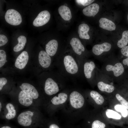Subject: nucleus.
Listing matches in <instances>:
<instances>
[{
    "label": "nucleus",
    "instance_id": "2f4dec72",
    "mask_svg": "<svg viewBox=\"0 0 128 128\" xmlns=\"http://www.w3.org/2000/svg\"><path fill=\"white\" fill-rule=\"evenodd\" d=\"M94 0H77L76 1L79 4L84 6H87L91 4Z\"/></svg>",
    "mask_w": 128,
    "mask_h": 128
},
{
    "label": "nucleus",
    "instance_id": "2eb2a0df",
    "mask_svg": "<svg viewBox=\"0 0 128 128\" xmlns=\"http://www.w3.org/2000/svg\"><path fill=\"white\" fill-rule=\"evenodd\" d=\"M58 46V42L57 40L54 39L51 40L46 45V51L50 56H53L56 53Z\"/></svg>",
    "mask_w": 128,
    "mask_h": 128
},
{
    "label": "nucleus",
    "instance_id": "6ab92c4d",
    "mask_svg": "<svg viewBox=\"0 0 128 128\" xmlns=\"http://www.w3.org/2000/svg\"><path fill=\"white\" fill-rule=\"evenodd\" d=\"M95 65L94 63L92 61L87 62L84 65V72L85 77L89 79L91 76L92 73L95 68Z\"/></svg>",
    "mask_w": 128,
    "mask_h": 128
},
{
    "label": "nucleus",
    "instance_id": "ddd939ff",
    "mask_svg": "<svg viewBox=\"0 0 128 128\" xmlns=\"http://www.w3.org/2000/svg\"><path fill=\"white\" fill-rule=\"evenodd\" d=\"M18 99L19 102L21 104L26 106H30L33 102V98L22 90L19 93Z\"/></svg>",
    "mask_w": 128,
    "mask_h": 128
},
{
    "label": "nucleus",
    "instance_id": "4be33fe9",
    "mask_svg": "<svg viewBox=\"0 0 128 128\" xmlns=\"http://www.w3.org/2000/svg\"><path fill=\"white\" fill-rule=\"evenodd\" d=\"M98 87L100 91L109 93L112 92L114 90V87L113 86L105 83L102 82H98Z\"/></svg>",
    "mask_w": 128,
    "mask_h": 128
},
{
    "label": "nucleus",
    "instance_id": "cd10ccee",
    "mask_svg": "<svg viewBox=\"0 0 128 128\" xmlns=\"http://www.w3.org/2000/svg\"><path fill=\"white\" fill-rule=\"evenodd\" d=\"M6 56L5 51L4 50H0V67L1 68L7 61L6 60Z\"/></svg>",
    "mask_w": 128,
    "mask_h": 128
},
{
    "label": "nucleus",
    "instance_id": "f8f14e48",
    "mask_svg": "<svg viewBox=\"0 0 128 128\" xmlns=\"http://www.w3.org/2000/svg\"><path fill=\"white\" fill-rule=\"evenodd\" d=\"M98 5L96 3L91 4L83 10V14L88 17H94L98 12L99 9Z\"/></svg>",
    "mask_w": 128,
    "mask_h": 128
},
{
    "label": "nucleus",
    "instance_id": "f3484780",
    "mask_svg": "<svg viewBox=\"0 0 128 128\" xmlns=\"http://www.w3.org/2000/svg\"><path fill=\"white\" fill-rule=\"evenodd\" d=\"M59 13L61 17L64 20L69 21L72 18V15L70 9L65 5H62L58 9Z\"/></svg>",
    "mask_w": 128,
    "mask_h": 128
},
{
    "label": "nucleus",
    "instance_id": "9d476101",
    "mask_svg": "<svg viewBox=\"0 0 128 128\" xmlns=\"http://www.w3.org/2000/svg\"><path fill=\"white\" fill-rule=\"evenodd\" d=\"M111 47L110 44L107 42H104L101 44L95 45L92 48V51L95 55H98L104 52L109 51Z\"/></svg>",
    "mask_w": 128,
    "mask_h": 128
},
{
    "label": "nucleus",
    "instance_id": "dca6fc26",
    "mask_svg": "<svg viewBox=\"0 0 128 128\" xmlns=\"http://www.w3.org/2000/svg\"><path fill=\"white\" fill-rule=\"evenodd\" d=\"M100 27L109 31L114 30L116 26L114 23L112 21L107 18H102L99 20Z\"/></svg>",
    "mask_w": 128,
    "mask_h": 128
},
{
    "label": "nucleus",
    "instance_id": "a211bd4d",
    "mask_svg": "<svg viewBox=\"0 0 128 128\" xmlns=\"http://www.w3.org/2000/svg\"><path fill=\"white\" fill-rule=\"evenodd\" d=\"M89 30V27L87 24L83 23L78 27V33L79 37L81 39H89L90 36L88 32Z\"/></svg>",
    "mask_w": 128,
    "mask_h": 128
},
{
    "label": "nucleus",
    "instance_id": "412c9836",
    "mask_svg": "<svg viewBox=\"0 0 128 128\" xmlns=\"http://www.w3.org/2000/svg\"><path fill=\"white\" fill-rule=\"evenodd\" d=\"M17 40L18 41V43L13 48L14 51L16 52L22 50L24 48L27 42L26 38L23 36H20L18 38Z\"/></svg>",
    "mask_w": 128,
    "mask_h": 128
},
{
    "label": "nucleus",
    "instance_id": "e433bc0d",
    "mask_svg": "<svg viewBox=\"0 0 128 128\" xmlns=\"http://www.w3.org/2000/svg\"><path fill=\"white\" fill-rule=\"evenodd\" d=\"M2 108L1 104V102H0V111Z\"/></svg>",
    "mask_w": 128,
    "mask_h": 128
},
{
    "label": "nucleus",
    "instance_id": "c85d7f7f",
    "mask_svg": "<svg viewBox=\"0 0 128 128\" xmlns=\"http://www.w3.org/2000/svg\"><path fill=\"white\" fill-rule=\"evenodd\" d=\"M121 52L123 55L127 57L126 59L123 60V62L124 65H127L128 66V46L122 48L121 50Z\"/></svg>",
    "mask_w": 128,
    "mask_h": 128
},
{
    "label": "nucleus",
    "instance_id": "9b49d317",
    "mask_svg": "<svg viewBox=\"0 0 128 128\" xmlns=\"http://www.w3.org/2000/svg\"><path fill=\"white\" fill-rule=\"evenodd\" d=\"M70 44L73 50L77 54L80 55L85 50V48L80 40L78 38H73L71 40Z\"/></svg>",
    "mask_w": 128,
    "mask_h": 128
},
{
    "label": "nucleus",
    "instance_id": "a878e982",
    "mask_svg": "<svg viewBox=\"0 0 128 128\" xmlns=\"http://www.w3.org/2000/svg\"><path fill=\"white\" fill-rule=\"evenodd\" d=\"M107 117L110 118L119 119L121 118V115L117 112L108 109L106 111Z\"/></svg>",
    "mask_w": 128,
    "mask_h": 128
},
{
    "label": "nucleus",
    "instance_id": "4c0bfd02",
    "mask_svg": "<svg viewBox=\"0 0 128 128\" xmlns=\"http://www.w3.org/2000/svg\"><path fill=\"white\" fill-rule=\"evenodd\" d=\"M127 19H128V15Z\"/></svg>",
    "mask_w": 128,
    "mask_h": 128
},
{
    "label": "nucleus",
    "instance_id": "f704fd0d",
    "mask_svg": "<svg viewBox=\"0 0 128 128\" xmlns=\"http://www.w3.org/2000/svg\"><path fill=\"white\" fill-rule=\"evenodd\" d=\"M49 128H59L57 125L55 124H52L50 126Z\"/></svg>",
    "mask_w": 128,
    "mask_h": 128
},
{
    "label": "nucleus",
    "instance_id": "423d86ee",
    "mask_svg": "<svg viewBox=\"0 0 128 128\" xmlns=\"http://www.w3.org/2000/svg\"><path fill=\"white\" fill-rule=\"evenodd\" d=\"M33 113L29 111L23 112L20 114L17 118L18 123L24 126L30 125L32 123L31 118Z\"/></svg>",
    "mask_w": 128,
    "mask_h": 128
},
{
    "label": "nucleus",
    "instance_id": "c756f323",
    "mask_svg": "<svg viewBox=\"0 0 128 128\" xmlns=\"http://www.w3.org/2000/svg\"><path fill=\"white\" fill-rule=\"evenodd\" d=\"M105 124L99 120H95L93 122L92 128H105Z\"/></svg>",
    "mask_w": 128,
    "mask_h": 128
},
{
    "label": "nucleus",
    "instance_id": "0eeeda50",
    "mask_svg": "<svg viewBox=\"0 0 128 128\" xmlns=\"http://www.w3.org/2000/svg\"><path fill=\"white\" fill-rule=\"evenodd\" d=\"M29 59L27 52L23 51L17 57L15 63V67L20 69H23L27 64Z\"/></svg>",
    "mask_w": 128,
    "mask_h": 128
},
{
    "label": "nucleus",
    "instance_id": "39448f33",
    "mask_svg": "<svg viewBox=\"0 0 128 128\" xmlns=\"http://www.w3.org/2000/svg\"><path fill=\"white\" fill-rule=\"evenodd\" d=\"M44 90L47 94L51 95L58 92L59 89L56 82L51 78H49L45 82Z\"/></svg>",
    "mask_w": 128,
    "mask_h": 128
},
{
    "label": "nucleus",
    "instance_id": "f257e3e1",
    "mask_svg": "<svg viewBox=\"0 0 128 128\" xmlns=\"http://www.w3.org/2000/svg\"><path fill=\"white\" fill-rule=\"evenodd\" d=\"M6 22L13 25L17 26L21 23L22 19L19 13L14 9H10L6 12L5 16Z\"/></svg>",
    "mask_w": 128,
    "mask_h": 128
},
{
    "label": "nucleus",
    "instance_id": "473e14b6",
    "mask_svg": "<svg viewBox=\"0 0 128 128\" xmlns=\"http://www.w3.org/2000/svg\"><path fill=\"white\" fill-rule=\"evenodd\" d=\"M7 37L3 34L0 35V46H1L5 45L8 42Z\"/></svg>",
    "mask_w": 128,
    "mask_h": 128
},
{
    "label": "nucleus",
    "instance_id": "7ed1b4c3",
    "mask_svg": "<svg viewBox=\"0 0 128 128\" xmlns=\"http://www.w3.org/2000/svg\"><path fill=\"white\" fill-rule=\"evenodd\" d=\"M70 100L71 105L76 109L82 107L84 102L83 96L80 93L76 91H74L71 93Z\"/></svg>",
    "mask_w": 128,
    "mask_h": 128
},
{
    "label": "nucleus",
    "instance_id": "4468645a",
    "mask_svg": "<svg viewBox=\"0 0 128 128\" xmlns=\"http://www.w3.org/2000/svg\"><path fill=\"white\" fill-rule=\"evenodd\" d=\"M106 70L108 71H112L115 76L118 77L122 75L124 71V68L120 63H116L114 66L108 65L106 67Z\"/></svg>",
    "mask_w": 128,
    "mask_h": 128
},
{
    "label": "nucleus",
    "instance_id": "7c9ffc66",
    "mask_svg": "<svg viewBox=\"0 0 128 128\" xmlns=\"http://www.w3.org/2000/svg\"><path fill=\"white\" fill-rule=\"evenodd\" d=\"M116 97L120 102L122 105L125 106L128 110V102L118 94H116Z\"/></svg>",
    "mask_w": 128,
    "mask_h": 128
},
{
    "label": "nucleus",
    "instance_id": "72a5a7b5",
    "mask_svg": "<svg viewBox=\"0 0 128 128\" xmlns=\"http://www.w3.org/2000/svg\"><path fill=\"white\" fill-rule=\"evenodd\" d=\"M7 82L6 79L4 77L1 78H0V90L2 89L3 86L5 85Z\"/></svg>",
    "mask_w": 128,
    "mask_h": 128
},
{
    "label": "nucleus",
    "instance_id": "5701e85b",
    "mask_svg": "<svg viewBox=\"0 0 128 128\" xmlns=\"http://www.w3.org/2000/svg\"><path fill=\"white\" fill-rule=\"evenodd\" d=\"M128 44V30L123 32L122 38L119 40L117 43L118 46L122 48L126 46Z\"/></svg>",
    "mask_w": 128,
    "mask_h": 128
},
{
    "label": "nucleus",
    "instance_id": "aec40b11",
    "mask_svg": "<svg viewBox=\"0 0 128 128\" xmlns=\"http://www.w3.org/2000/svg\"><path fill=\"white\" fill-rule=\"evenodd\" d=\"M68 96L67 95L64 93L59 94L58 96H55L51 100L52 103L55 105H58L63 103L66 101Z\"/></svg>",
    "mask_w": 128,
    "mask_h": 128
},
{
    "label": "nucleus",
    "instance_id": "20e7f679",
    "mask_svg": "<svg viewBox=\"0 0 128 128\" xmlns=\"http://www.w3.org/2000/svg\"><path fill=\"white\" fill-rule=\"evenodd\" d=\"M50 15L48 11L45 10L41 12L37 15L33 22V25L36 27L43 26L49 20Z\"/></svg>",
    "mask_w": 128,
    "mask_h": 128
},
{
    "label": "nucleus",
    "instance_id": "bb28decb",
    "mask_svg": "<svg viewBox=\"0 0 128 128\" xmlns=\"http://www.w3.org/2000/svg\"><path fill=\"white\" fill-rule=\"evenodd\" d=\"M114 107L116 111L121 113L123 117H125L127 116L128 111L125 106L122 105L117 104L115 105Z\"/></svg>",
    "mask_w": 128,
    "mask_h": 128
},
{
    "label": "nucleus",
    "instance_id": "393cba45",
    "mask_svg": "<svg viewBox=\"0 0 128 128\" xmlns=\"http://www.w3.org/2000/svg\"><path fill=\"white\" fill-rule=\"evenodd\" d=\"M90 95L97 104L101 105L103 103L104 101V98L97 91H92L90 92Z\"/></svg>",
    "mask_w": 128,
    "mask_h": 128
},
{
    "label": "nucleus",
    "instance_id": "1a4fd4ad",
    "mask_svg": "<svg viewBox=\"0 0 128 128\" xmlns=\"http://www.w3.org/2000/svg\"><path fill=\"white\" fill-rule=\"evenodd\" d=\"M38 60L40 65L44 68H47L50 66L51 59L50 56L46 51L42 50L39 52Z\"/></svg>",
    "mask_w": 128,
    "mask_h": 128
},
{
    "label": "nucleus",
    "instance_id": "c9c22d12",
    "mask_svg": "<svg viewBox=\"0 0 128 128\" xmlns=\"http://www.w3.org/2000/svg\"><path fill=\"white\" fill-rule=\"evenodd\" d=\"M1 128H11L9 126H4L3 127H2Z\"/></svg>",
    "mask_w": 128,
    "mask_h": 128
},
{
    "label": "nucleus",
    "instance_id": "b1692460",
    "mask_svg": "<svg viewBox=\"0 0 128 128\" xmlns=\"http://www.w3.org/2000/svg\"><path fill=\"white\" fill-rule=\"evenodd\" d=\"M6 107L8 111V113L6 116L7 119H10L14 118L16 114V111L13 105L9 103L7 104Z\"/></svg>",
    "mask_w": 128,
    "mask_h": 128
},
{
    "label": "nucleus",
    "instance_id": "f03ea898",
    "mask_svg": "<svg viewBox=\"0 0 128 128\" xmlns=\"http://www.w3.org/2000/svg\"><path fill=\"white\" fill-rule=\"evenodd\" d=\"M63 62L65 68L68 73L73 74L78 72V67L77 64L72 56L69 55L65 56L64 58Z\"/></svg>",
    "mask_w": 128,
    "mask_h": 128
},
{
    "label": "nucleus",
    "instance_id": "6e6552de",
    "mask_svg": "<svg viewBox=\"0 0 128 128\" xmlns=\"http://www.w3.org/2000/svg\"><path fill=\"white\" fill-rule=\"evenodd\" d=\"M19 87L22 91L30 96L33 99H36L38 97L39 94L37 91L31 84L27 83H23Z\"/></svg>",
    "mask_w": 128,
    "mask_h": 128
}]
</instances>
